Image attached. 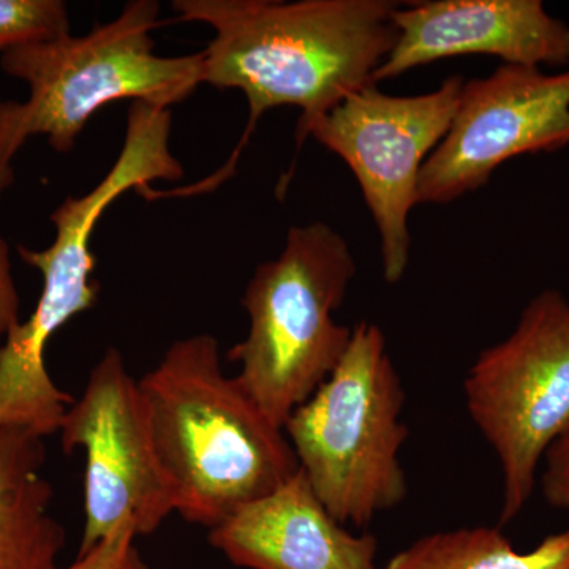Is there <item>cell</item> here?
Segmentation results:
<instances>
[{
	"label": "cell",
	"mask_w": 569,
	"mask_h": 569,
	"mask_svg": "<svg viewBox=\"0 0 569 569\" xmlns=\"http://www.w3.org/2000/svg\"><path fill=\"white\" fill-rule=\"evenodd\" d=\"M399 6L389 0H174L173 10L182 21L212 29L203 51L204 84L244 93V146L261 116L280 107L301 110L299 144L310 123L376 84V71L396 44Z\"/></svg>",
	"instance_id": "1"
},
{
	"label": "cell",
	"mask_w": 569,
	"mask_h": 569,
	"mask_svg": "<svg viewBox=\"0 0 569 569\" xmlns=\"http://www.w3.org/2000/svg\"><path fill=\"white\" fill-rule=\"evenodd\" d=\"M138 389L176 512L187 522L211 530L299 470L282 427L224 376L216 337L176 340Z\"/></svg>",
	"instance_id": "2"
},
{
	"label": "cell",
	"mask_w": 569,
	"mask_h": 569,
	"mask_svg": "<svg viewBox=\"0 0 569 569\" xmlns=\"http://www.w3.org/2000/svg\"><path fill=\"white\" fill-rule=\"evenodd\" d=\"M170 133V110L133 102L121 152L110 171L88 193L67 197L51 213L52 244L43 250L17 247L21 260L40 271L43 288L31 317L10 329L0 346V429L17 427L41 438L61 429L74 400L51 380L44 350L71 318L99 301L91 239L108 206L129 190L182 178V164L171 153Z\"/></svg>",
	"instance_id": "3"
},
{
	"label": "cell",
	"mask_w": 569,
	"mask_h": 569,
	"mask_svg": "<svg viewBox=\"0 0 569 569\" xmlns=\"http://www.w3.org/2000/svg\"><path fill=\"white\" fill-rule=\"evenodd\" d=\"M160 3L132 0L118 18L82 37L33 41L0 56V69L26 82L22 102L0 96V200L13 186V160L33 137L70 152L97 111L116 100L156 107L189 99L204 84L203 51L156 54Z\"/></svg>",
	"instance_id": "4"
},
{
	"label": "cell",
	"mask_w": 569,
	"mask_h": 569,
	"mask_svg": "<svg viewBox=\"0 0 569 569\" xmlns=\"http://www.w3.org/2000/svg\"><path fill=\"white\" fill-rule=\"evenodd\" d=\"M355 276L346 238L312 222L290 228L279 257L258 266L247 283L249 331L228 356L241 366L236 380L282 429L346 353L353 329L335 313Z\"/></svg>",
	"instance_id": "5"
},
{
	"label": "cell",
	"mask_w": 569,
	"mask_h": 569,
	"mask_svg": "<svg viewBox=\"0 0 569 569\" xmlns=\"http://www.w3.org/2000/svg\"><path fill=\"white\" fill-rule=\"evenodd\" d=\"M403 403L383 331L362 321L339 365L284 422L299 468L343 526L362 529L407 498Z\"/></svg>",
	"instance_id": "6"
},
{
	"label": "cell",
	"mask_w": 569,
	"mask_h": 569,
	"mask_svg": "<svg viewBox=\"0 0 569 569\" xmlns=\"http://www.w3.org/2000/svg\"><path fill=\"white\" fill-rule=\"evenodd\" d=\"M471 421L500 460V522L518 518L539 462L569 433V305L546 290L523 309L512 335L478 356L463 381Z\"/></svg>",
	"instance_id": "7"
},
{
	"label": "cell",
	"mask_w": 569,
	"mask_h": 569,
	"mask_svg": "<svg viewBox=\"0 0 569 569\" xmlns=\"http://www.w3.org/2000/svg\"><path fill=\"white\" fill-rule=\"evenodd\" d=\"M462 77L422 96H391L377 84L351 93L307 127L298 146L316 138L350 167L380 236L383 277L396 284L410 261L408 219L418 204L422 167L458 110Z\"/></svg>",
	"instance_id": "8"
},
{
	"label": "cell",
	"mask_w": 569,
	"mask_h": 569,
	"mask_svg": "<svg viewBox=\"0 0 569 569\" xmlns=\"http://www.w3.org/2000/svg\"><path fill=\"white\" fill-rule=\"evenodd\" d=\"M63 451L82 449L84 530L80 552L122 527L151 535L176 512L173 490L157 458L138 380L111 347L89 373L62 419Z\"/></svg>",
	"instance_id": "9"
},
{
	"label": "cell",
	"mask_w": 569,
	"mask_h": 569,
	"mask_svg": "<svg viewBox=\"0 0 569 569\" xmlns=\"http://www.w3.org/2000/svg\"><path fill=\"white\" fill-rule=\"evenodd\" d=\"M569 144V70L505 66L463 82L447 134L418 182V204H445L488 183L500 164L522 153Z\"/></svg>",
	"instance_id": "10"
},
{
	"label": "cell",
	"mask_w": 569,
	"mask_h": 569,
	"mask_svg": "<svg viewBox=\"0 0 569 569\" xmlns=\"http://www.w3.org/2000/svg\"><path fill=\"white\" fill-rule=\"evenodd\" d=\"M397 40L377 82L460 56L486 54L507 66L569 63V26L539 0H427L396 10Z\"/></svg>",
	"instance_id": "11"
},
{
	"label": "cell",
	"mask_w": 569,
	"mask_h": 569,
	"mask_svg": "<svg viewBox=\"0 0 569 569\" xmlns=\"http://www.w3.org/2000/svg\"><path fill=\"white\" fill-rule=\"evenodd\" d=\"M209 542L249 569H381L378 542L355 535L317 497L305 471L209 530Z\"/></svg>",
	"instance_id": "12"
},
{
	"label": "cell",
	"mask_w": 569,
	"mask_h": 569,
	"mask_svg": "<svg viewBox=\"0 0 569 569\" xmlns=\"http://www.w3.org/2000/svg\"><path fill=\"white\" fill-rule=\"evenodd\" d=\"M43 438L0 429V569H54L66 530L52 518Z\"/></svg>",
	"instance_id": "13"
},
{
	"label": "cell",
	"mask_w": 569,
	"mask_h": 569,
	"mask_svg": "<svg viewBox=\"0 0 569 569\" xmlns=\"http://www.w3.org/2000/svg\"><path fill=\"white\" fill-rule=\"evenodd\" d=\"M381 569H569V530L519 552L500 529L438 531L400 550Z\"/></svg>",
	"instance_id": "14"
},
{
	"label": "cell",
	"mask_w": 569,
	"mask_h": 569,
	"mask_svg": "<svg viewBox=\"0 0 569 569\" xmlns=\"http://www.w3.org/2000/svg\"><path fill=\"white\" fill-rule=\"evenodd\" d=\"M66 33H70V21L62 0H0V56Z\"/></svg>",
	"instance_id": "15"
},
{
	"label": "cell",
	"mask_w": 569,
	"mask_h": 569,
	"mask_svg": "<svg viewBox=\"0 0 569 569\" xmlns=\"http://www.w3.org/2000/svg\"><path fill=\"white\" fill-rule=\"evenodd\" d=\"M137 538L132 529L122 527L96 548L78 553L77 560L69 567L54 569H149L134 546Z\"/></svg>",
	"instance_id": "16"
},
{
	"label": "cell",
	"mask_w": 569,
	"mask_h": 569,
	"mask_svg": "<svg viewBox=\"0 0 569 569\" xmlns=\"http://www.w3.org/2000/svg\"><path fill=\"white\" fill-rule=\"evenodd\" d=\"M20 321V296L11 271L10 249L0 236V339Z\"/></svg>",
	"instance_id": "17"
},
{
	"label": "cell",
	"mask_w": 569,
	"mask_h": 569,
	"mask_svg": "<svg viewBox=\"0 0 569 569\" xmlns=\"http://www.w3.org/2000/svg\"><path fill=\"white\" fill-rule=\"evenodd\" d=\"M546 479H557V481H569V433L550 447L546 452Z\"/></svg>",
	"instance_id": "18"
},
{
	"label": "cell",
	"mask_w": 569,
	"mask_h": 569,
	"mask_svg": "<svg viewBox=\"0 0 569 569\" xmlns=\"http://www.w3.org/2000/svg\"><path fill=\"white\" fill-rule=\"evenodd\" d=\"M542 492L550 505L569 511V481L542 478Z\"/></svg>",
	"instance_id": "19"
},
{
	"label": "cell",
	"mask_w": 569,
	"mask_h": 569,
	"mask_svg": "<svg viewBox=\"0 0 569 569\" xmlns=\"http://www.w3.org/2000/svg\"><path fill=\"white\" fill-rule=\"evenodd\" d=\"M2 340H3V339H0V346H2Z\"/></svg>",
	"instance_id": "20"
}]
</instances>
